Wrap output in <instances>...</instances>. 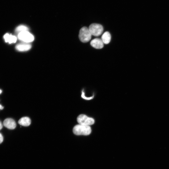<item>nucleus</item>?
Returning a JSON list of instances; mask_svg holds the SVG:
<instances>
[{
    "instance_id": "obj_1",
    "label": "nucleus",
    "mask_w": 169,
    "mask_h": 169,
    "mask_svg": "<svg viewBox=\"0 0 169 169\" xmlns=\"http://www.w3.org/2000/svg\"><path fill=\"white\" fill-rule=\"evenodd\" d=\"M73 133L77 135L87 136L91 133L92 130L90 126L79 125L73 128Z\"/></svg>"
},
{
    "instance_id": "obj_2",
    "label": "nucleus",
    "mask_w": 169,
    "mask_h": 169,
    "mask_svg": "<svg viewBox=\"0 0 169 169\" xmlns=\"http://www.w3.org/2000/svg\"><path fill=\"white\" fill-rule=\"evenodd\" d=\"M92 35L88 28L84 27L81 29L79 34V38L83 43H86L91 40Z\"/></svg>"
},
{
    "instance_id": "obj_3",
    "label": "nucleus",
    "mask_w": 169,
    "mask_h": 169,
    "mask_svg": "<svg viewBox=\"0 0 169 169\" xmlns=\"http://www.w3.org/2000/svg\"><path fill=\"white\" fill-rule=\"evenodd\" d=\"M88 29L92 35L95 36H100L103 31V26L98 24H92L90 25Z\"/></svg>"
},
{
    "instance_id": "obj_4",
    "label": "nucleus",
    "mask_w": 169,
    "mask_h": 169,
    "mask_svg": "<svg viewBox=\"0 0 169 169\" xmlns=\"http://www.w3.org/2000/svg\"><path fill=\"white\" fill-rule=\"evenodd\" d=\"M77 121L79 125L88 126L93 125L95 123V120L93 118L84 114L79 116L77 118Z\"/></svg>"
},
{
    "instance_id": "obj_5",
    "label": "nucleus",
    "mask_w": 169,
    "mask_h": 169,
    "mask_svg": "<svg viewBox=\"0 0 169 169\" xmlns=\"http://www.w3.org/2000/svg\"><path fill=\"white\" fill-rule=\"evenodd\" d=\"M18 37L20 40L26 43L32 42L34 39V36L28 31L20 33L18 34Z\"/></svg>"
},
{
    "instance_id": "obj_6",
    "label": "nucleus",
    "mask_w": 169,
    "mask_h": 169,
    "mask_svg": "<svg viewBox=\"0 0 169 169\" xmlns=\"http://www.w3.org/2000/svg\"><path fill=\"white\" fill-rule=\"evenodd\" d=\"M3 125L5 127L10 129H14L16 128V126L15 120L10 118L5 119L3 122Z\"/></svg>"
},
{
    "instance_id": "obj_7",
    "label": "nucleus",
    "mask_w": 169,
    "mask_h": 169,
    "mask_svg": "<svg viewBox=\"0 0 169 169\" xmlns=\"http://www.w3.org/2000/svg\"><path fill=\"white\" fill-rule=\"evenodd\" d=\"M90 44L92 47L96 49H101L104 47L103 42L101 39L99 38L93 39Z\"/></svg>"
},
{
    "instance_id": "obj_8",
    "label": "nucleus",
    "mask_w": 169,
    "mask_h": 169,
    "mask_svg": "<svg viewBox=\"0 0 169 169\" xmlns=\"http://www.w3.org/2000/svg\"><path fill=\"white\" fill-rule=\"evenodd\" d=\"M31 47V44H20L17 45L16 49L19 51L25 52L30 50Z\"/></svg>"
},
{
    "instance_id": "obj_9",
    "label": "nucleus",
    "mask_w": 169,
    "mask_h": 169,
    "mask_svg": "<svg viewBox=\"0 0 169 169\" xmlns=\"http://www.w3.org/2000/svg\"><path fill=\"white\" fill-rule=\"evenodd\" d=\"M31 123L30 118L28 117H22L18 121V123L20 125L25 127L30 126Z\"/></svg>"
},
{
    "instance_id": "obj_10",
    "label": "nucleus",
    "mask_w": 169,
    "mask_h": 169,
    "mask_svg": "<svg viewBox=\"0 0 169 169\" xmlns=\"http://www.w3.org/2000/svg\"><path fill=\"white\" fill-rule=\"evenodd\" d=\"M4 38L5 42H8L9 44L15 43L17 41V38L16 36L9 35V34H6L4 36Z\"/></svg>"
},
{
    "instance_id": "obj_11",
    "label": "nucleus",
    "mask_w": 169,
    "mask_h": 169,
    "mask_svg": "<svg viewBox=\"0 0 169 169\" xmlns=\"http://www.w3.org/2000/svg\"><path fill=\"white\" fill-rule=\"evenodd\" d=\"M111 36L110 33L106 31L105 32L101 37V40L104 44H108L110 42Z\"/></svg>"
},
{
    "instance_id": "obj_12",
    "label": "nucleus",
    "mask_w": 169,
    "mask_h": 169,
    "mask_svg": "<svg viewBox=\"0 0 169 169\" xmlns=\"http://www.w3.org/2000/svg\"><path fill=\"white\" fill-rule=\"evenodd\" d=\"M28 28L24 25H20L17 27L16 29V31L19 33L21 32L28 31Z\"/></svg>"
},
{
    "instance_id": "obj_13",
    "label": "nucleus",
    "mask_w": 169,
    "mask_h": 169,
    "mask_svg": "<svg viewBox=\"0 0 169 169\" xmlns=\"http://www.w3.org/2000/svg\"><path fill=\"white\" fill-rule=\"evenodd\" d=\"M82 97L84 99H87V100H90V99H92L93 98L91 97L90 98H87L85 97V96H84V93H83V92H82Z\"/></svg>"
},
{
    "instance_id": "obj_14",
    "label": "nucleus",
    "mask_w": 169,
    "mask_h": 169,
    "mask_svg": "<svg viewBox=\"0 0 169 169\" xmlns=\"http://www.w3.org/2000/svg\"><path fill=\"white\" fill-rule=\"evenodd\" d=\"M4 138L2 134L0 133V144H1L3 141Z\"/></svg>"
},
{
    "instance_id": "obj_15",
    "label": "nucleus",
    "mask_w": 169,
    "mask_h": 169,
    "mask_svg": "<svg viewBox=\"0 0 169 169\" xmlns=\"http://www.w3.org/2000/svg\"><path fill=\"white\" fill-rule=\"evenodd\" d=\"M3 128V125L1 121H0V130L2 129Z\"/></svg>"
},
{
    "instance_id": "obj_16",
    "label": "nucleus",
    "mask_w": 169,
    "mask_h": 169,
    "mask_svg": "<svg viewBox=\"0 0 169 169\" xmlns=\"http://www.w3.org/2000/svg\"><path fill=\"white\" fill-rule=\"evenodd\" d=\"M4 109V107L1 105H0V109L2 110Z\"/></svg>"
},
{
    "instance_id": "obj_17",
    "label": "nucleus",
    "mask_w": 169,
    "mask_h": 169,
    "mask_svg": "<svg viewBox=\"0 0 169 169\" xmlns=\"http://www.w3.org/2000/svg\"><path fill=\"white\" fill-rule=\"evenodd\" d=\"M2 93V91L1 90H0V94H1V93Z\"/></svg>"
}]
</instances>
